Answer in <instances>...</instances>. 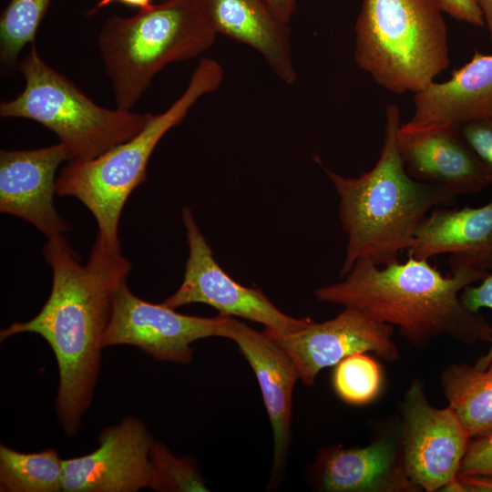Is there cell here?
Wrapping results in <instances>:
<instances>
[{"label":"cell","instance_id":"17","mask_svg":"<svg viewBox=\"0 0 492 492\" xmlns=\"http://www.w3.org/2000/svg\"><path fill=\"white\" fill-rule=\"evenodd\" d=\"M410 257L429 260L449 254L456 262L489 272L492 270V200L478 208L433 209L418 226Z\"/></svg>","mask_w":492,"mask_h":492},{"label":"cell","instance_id":"27","mask_svg":"<svg viewBox=\"0 0 492 492\" xmlns=\"http://www.w3.org/2000/svg\"><path fill=\"white\" fill-rule=\"evenodd\" d=\"M462 304L470 312L478 313L482 308L492 310V273H488L477 286L468 285L460 293ZM487 354L479 357L475 367L479 370L487 369L492 364V341Z\"/></svg>","mask_w":492,"mask_h":492},{"label":"cell","instance_id":"1","mask_svg":"<svg viewBox=\"0 0 492 492\" xmlns=\"http://www.w3.org/2000/svg\"><path fill=\"white\" fill-rule=\"evenodd\" d=\"M43 253L53 272L47 301L33 319L2 329L0 338L33 333L48 343L59 371L56 409L72 436L91 403L113 297L126 282L131 264L120 247H111L98 236L85 265L63 235L47 239Z\"/></svg>","mask_w":492,"mask_h":492},{"label":"cell","instance_id":"25","mask_svg":"<svg viewBox=\"0 0 492 492\" xmlns=\"http://www.w3.org/2000/svg\"><path fill=\"white\" fill-rule=\"evenodd\" d=\"M457 128L492 184V117L469 121Z\"/></svg>","mask_w":492,"mask_h":492},{"label":"cell","instance_id":"16","mask_svg":"<svg viewBox=\"0 0 492 492\" xmlns=\"http://www.w3.org/2000/svg\"><path fill=\"white\" fill-rule=\"evenodd\" d=\"M212 30L259 52L288 85L297 79L291 28L278 18L266 0H198Z\"/></svg>","mask_w":492,"mask_h":492},{"label":"cell","instance_id":"20","mask_svg":"<svg viewBox=\"0 0 492 492\" xmlns=\"http://www.w3.org/2000/svg\"><path fill=\"white\" fill-rule=\"evenodd\" d=\"M440 382L448 406L471 439L492 432V364L485 370L450 364Z\"/></svg>","mask_w":492,"mask_h":492},{"label":"cell","instance_id":"26","mask_svg":"<svg viewBox=\"0 0 492 492\" xmlns=\"http://www.w3.org/2000/svg\"><path fill=\"white\" fill-rule=\"evenodd\" d=\"M458 477H480L492 483V432L470 440Z\"/></svg>","mask_w":492,"mask_h":492},{"label":"cell","instance_id":"15","mask_svg":"<svg viewBox=\"0 0 492 492\" xmlns=\"http://www.w3.org/2000/svg\"><path fill=\"white\" fill-rule=\"evenodd\" d=\"M220 337L233 340L259 383L273 433V465L270 487L283 470L291 442L292 390L300 375L290 356L267 334L224 316Z\"/></svg>","mask_w":492,"mask_h":492},{"label":"cell","instance_id":"3","mask_svg":"<svg viewBox=\"0 0 492 492\" xmlns=\"http://www.w3.org/2000/svg\"><path fill=\"white\" fill-rule=\"evenodd\" d=\"M400 120L399 107L388 104L379 159L357 178L341 176L317 159L338 194L339 218L347 236L341 277L359 260L377 266L398 261L399 255L413 245L415 231L429 212L457 197L407 174L396 145Z\"/></svg>","mask_w":492,"mask_h":492},{"label":"cell","instance_id":"2","mask_svg":"<svg viewBox=\"0 0 492 492\" xmlns=\"http://www.w3.org/2000/svg\"><path fill=\"white\" fill-rule=\"evenodd\" d=\"M444 276L428 260L409 256L405 262L377 266L357 261L342 281L318 288L321 302L353 307L373 319L396 326L412 345L425 349L440 337L463 344L492 341V326L460 301L464 288L489 272L448 262Z\"/></svg>","mask_w":492,"mask_h":492},{"label":"cell","instance_id":"13","mask_svg":"<svg viewBox=\"0 0 492 492\" xmlns=\"http://www.w3.org/2000/svg\"><path fill=\"white\" fill-rule=\"evenodd\" d=\"M68 159V150L61 142L34 149L1 150L0 211L26 220L47 239L69 231V223L54 204L56 172Z\"/></svg>","mask_w":492,"mask_h":492},{"label":"cell","instance_id":"19","mask_svg":"<svg viewBox=\"0 0 492 492\" xmlns=\"http://www.w3.org/2000/svg\"><path fill=\"white\" fill-rule=\"evenodd\" d=\"M321 487L330 492H417L407 476L399 437H381L367 446L327 448L319 459Z\"/></svg>","mask_w":492,"mask_h":492},{"label":"cell","instance_id":"29","mask_svg":"<svg viewBox=\"0 0 492 492\" xmlns=\"http://www.w3.org/2000/svg\"><path fill=\"white\" fill-rule=\"evenodd\" d=\"M279 19L290 23L297 8V0H266Z\"/></svg>","mask_w":492,"mask_h":492},{"label":"cell","instance_id":"23","mask_svg":"<svg viewBox=\"0 0 492 492\" xmlns=\"http://www.w3.org/2000/svg\"><path fill=\"white\" fill-rule=\"evenodd\" d=\"M383 385V374L379 364L364 353L351 354L334 368L333 386L344 402L361 405L377 398Z\"/></svg>","mask_w":492,"mask_h":492},{"label":"cell","instance_id":"30","mask_svg":"<svg viewBox=\"0 0 492 492\" xmlns=\"http://www.w3.org/2000/svg\"><path fill=\"white\" fill-rule=\"evenodd\" d=\"M113 2H120L130 6L139 7V9H145V8L149 7L151 5H153L151 4L152 0H99L95 5V6L87 12V15H94L99 9L108 5L109 4Z\"/></svg>","mask_w":492,"mask_h":492},{"label":"cell","instance_id":"11","mask_svg":"<svg viewBox=\"0 0 492 492\" xmlns=\"http://www.w3.org/2000/svg\"><path fill=\"white\" fill-rule=\"evenodd\" d=\"M394 331L391 324L378 322L358 309L344 307L331 320H312L291 333L268 328L263 333L290 356L302 382L311 386L321 370L354 354L373 352L384 361L397 360L399 351L393 340Z\"/></svg>","mask_w":492,"mask_h":492},{"label":"cell","instance_id":"31","mask_svg":"<svg viewBox=\"0 0 492 492\" xmlns=\"http://www.w3.org/2000/svg\"><path fill=\"white\" fill-rule=\"evenodd\" d=\"M492 43V0H477Z\"/></svg>","mask_w":492,"mask_h":492},{"label":"cell","instance_id":"18","mask_svg":"<svg viewBox=\"0 0 492 492\" xmlns=\"http://www.w3.org/2000/svg\"><path fill=\"white\" fill-rule=\"evenodd\" d=\"M414 95L412 118L404 124L410 128H458L492 117V54L476 52L447 80L434 81Z\"/></svg>","mask_w":492,"mask_h":492},{"label":"cell","instance_id":"21","mask_svg":"<svg viewBox=\"0 0 492 492\" xmlns=\"http://www.w3.org/2000/svg\"><path fill=\"white\" fill-rule=\"evenodd\" d=\"M63 459L54 448L21 453L0 446V491H63Z\"/></svg>","mask_w":492,"mask_h":492},{"label":"cell","instance_id":"5","mask_svg":"<svg viewBox=\"0 0 492 492\" xmlns=\"http://www.w3.org/2000/svg\"><path fill=\"white\" fill-rule=\"evenodd\" d=\"M216 36L198 0H166L130 17L110 16L97 47L116 108L131 110L156 74L204 53Z\"/></svg>","mask_w":492,"mask_h":492},{"label":"cell","instance_id":"12","mask_svg":"<svg viewBox=\"0 0 492 492\" xmlns=\"http://www.w3.org/2000/svg\"><path fill=\"white\" fill-rule=\"evenodd\" d=\"M90 454L63 461V491L135 492L149 487L153 440L139 420L128 416L104 429Z\"/></svg>","mask_w":492,"mask_h":492},{"label":"cell","instance_id":"28","mask_svg":"<svg viewBox=\"0 0 492 492\" xmlns=\"http://www.w3.org/2000/svg\"><path fill=\"white\" fill-rule=\"evenodd\" d=\"M443 12L454 19L474 26H485L477 0H439Z\"/></svg>","mask_w":492,"mask_h":492},{"label":"cell","instance_id":"8","mask_svg":"<svg viewBox=\"0 0 492 492\" xmlns=\"http://www.w3.org/2000/svg\"><path fill=\"white\" fill-rule=\"evenodd\" d=\"M399 442L405 470L421 490L455 491L471 437L449 407L433 406L414 378L401 404Z\"/></svg>","mask_w":492,"mask_h":492},{"label":"cell","instance_id":"24","mask_svg":"<svg viewBox=\"0 0 492 492\" xmlns=\"http://www.w3.org/2000/svg\"><path fill=\"white\" fill-rule=\"evenodd\" d=\"M153 466L150 488L156 491H208L193 464L174 456L162 444L153 442L150 450Z\"/></svg>","mask_w":492,"mask_h":492},{"label":"cell","instance_id":"4","mask_svg":"<svg viewBox=\"0 0 492 492\" xmlns=\"http://www.w3.org/2000/svg\"><path fill=\"white\" fill-rule=\"evenodd\" d=\"M223 80V68L202 58L182 95L165 111L150 113L144 128L131 138L87 160H68L56 178V194L74 197L93 214L97 236L120 247L118 224L131 192L147 180L149 160L163 136L179 125L202 96L214 92Z\"/></svg>","mask_w":492,"mask_h":492},{"label":"cell","instance_id":"6","mask_svg":"<svg viewBox=\"0 0 492 492\" xmlns=\"http://www.w3.org/2000/svg\"><path fill=\"white\" fill-rule=\"evenodd\" d=\"M443 13L439 0H363L356 65L391 93L423 90L450 63Z\"/></svg>","mask_w":492,"mask_h":492},{"label":"cell","instance_id":"10","mask_svg":"<svg viewBox=\"0 0 492 492\" xmlns=\"http://www.w3.org/2000/svg\"><path fill=\"white\" fill-rule=\"evenodd\" d=\"M223 322L222 315H185L164 303L146 302L124 282L114 294L103 345H133L156 360L189 364L190 344L206 337H220Z\"/></svg>","mask_w":492,"mask_h":492},{"label":"cell","instance_id":"7","mask_svg":"<svg viewBox=\"0 0 492 492\" xmlns=\"http://www.w3.org/2000/svg\"><path fill=\"white\" fill-rule=\"evenodd\" d=\"M25 88L2 101L1 118L31 119L55 133L69 154L68 160H87L138 134L150 113L96 104L71 80L39 56L35 43L16 66Z\"/></svg>","mask_w":492,"mask_h":492},{"label":"cell","instance_id":"9","mask_svg":"<svg viewBox=\"0 0 492 492\" xmlns=\"http://www.w3.org/2000/svg\"><path fill=\"white\" fill-rule=\"evenodd\" d=\"M181 217L189 256L182 283L164 304L175 309L190 303H205L222 316L248 319L281 333L296 332L312 321L309 317L297 319L285 314L261 291L234 281L214 259L190 209L184 207Z\"/></svg>","mask_w":492,"mask_h":492},{"label":"cell","instance_id":"14","mask_svg":"<svg viewBox=\"0 0 492 492\" xmlns=\"http://www.w3.org/2000/svg\"><path fill=\"white\" fill-rule=\"evenodd\" d=\"M396 145L407 174L417 181L439 185L456 196L474 195L491 185L456 127L401 124Z\"/></svg>","mask_w":492,"mask_h":492},{"label":"cell","instance_id":"22","mask_svg":"<svg viewBox=\"0 0 492 492\" xmlns=\"http://www.w3.org/2000/svg\"><path fill=\"white\" fill-rule=\"evenodd\" d=\"M51 0H10L0 19V61L5 69L17 66L20 52L34 43Z\"/></svg>","mask_w":492,"mask_h":492}]
</instances>
